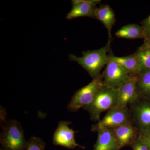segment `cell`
<instances>
[{"instance_id":"6da1fadb","label":"cell","mask_w":150,"mask_h":150,"mask_svg":"<svg viewBox=\"0 0 150 150\" xmlns=\"http://www.w3.org/2000/svg\"><path fill=\"white\" fill-rule=\"evenodd\" d=\"M110 49V42L106 46L94 50H88L82 52V57H77L73 54L69 55L71 61L77 63L83 67L93 79L97 77L100 71L108 62L109 53Z\"/></svg>"},{"instance_id":"7a4b0ae2","label":"cell","mask_w":150,"mask_h":150,"mask_svg":"<svg viewBox=\"0 0 150 150\" xmlns=\"http://www.w3.org/2000/svg\"><path fill=\"white\" fill-rule=\"evenodd\" d=\"M0 142L4 150H25L28 142L18 121L12 119L1 124Z\"/></svg>"},{"instance_id":"3957f363","label":"cell","mask_w":150,"mask_h":150,"mask_svg":"<svg viewBox=\"0 0 150 150\" xmlns=\"http://www.w3.org/2000/svg\"><path fill=\"white\" fill-rule=\"evenodd\" d=\"M118 101V88L103 86L93 101L83 108L92 121L98 122L102 112L115 107Z\"/></svg>"},{"instance_id":"277c9868","label":"cell","mask_w":150,"mask_h":150,"mask_svg":"<svg viewBox=\"0 0 150 150\" xmlns=\"http://www.w3.org/2000/svg\"><path fill=\"white\" fill-rule=\"evenodd\" d=\"M103 75L100 74L91 82L77 91L74 95L67 108L70 112H76L91 103L103 86Z\"/></svg>"},{"instance_id":"5b68a950","label":"cell","mask_w":150,"mask_h":150,"mask_svg":"<svg viewBox=\"0 0 150 150\" xmlns=\"http://www.w3.org/2000/svg\"><path fill=\"white\" fill-rule=\"evenodd\" d=\"M129 123H134L129 106L114 107L108 110L102 119L91 126V131L97 132L100 129H111Z\"/></svg>"},{"instance_id":"8992f818","label":"cell","mask_w":150,"mask_h":150,"mask_svg":"<svg viewBox=\"0 0 150 150\" xmlns=\"http://www.w3.org/2000/svg\"><path fill=\"white\" fill-rule=\"evenodd\" d=\"M133 123L139 131L150 129V99L139 96L129 105Z\"/></svg>"},{"instance_id":"52a82bcc","label":"cell","mask_w":150,"mask_h":150,"mask_svg":"<svg viewBox=\"0 0 150 150\" xmlns=\"http://www.w3.org/2000/svg\"><path fill=\"white\" fill-rule=\"evenodd\" d=\"M111 51L110 49L108 62L102 73L103 84L112 88H117L128 80L130 75L112 59Z\"/></svg>"},{"instance_id":"ba28073f","label":"cell","mask_w":150,"mask_h":150,"mask_svg":"<svg viewBox=\"0 0 150 150\" xmlns=\"http://www.w3.org/2000/svg\"><path fill=\"white\" fill-rule=\"evenodd\" d=\"M70 121H61L54 134L53 143L56 146H60L70 149L80 147L84 149V147L77 144L75 139V134L77 132L70 129L69 125L71 124Z\"/></svg>"},{"instance_id":"9c48e42d","label":"cell","mask_w":150,"mask_h":150,"mask_svg":"<svg viewBox=\"0 0 150 150\" xmlns=\"http://www.w3.org/2000/svg\"><path fill=\"white\" fill-rule=\"evenodd\" d=\"M137 76L130 75L128 80L118 88V101L115 107L129 106L140 96L137 85Z\"/></svg>"},{"instance_id":"30bf717a","label":"cell","mask_w":150,"mask_h":150,"mask_svg":"<svg viewBox=\"0 0 150 150\" xmlns=\"http://www.w3.org/2000/svg\"><path fill=\"white\" fill-rule=\"evenodd\" d=\"M110 130L120 149L130 146L139 136V131L134 123H127Z\"/></svg>"},{"instance_id":"8fae6325","label":"cell","mask_w":150,"mask_h":150,"mask_svg":"<svg viewBox=\"0 0 150 150\" xmlns=\"http://www.w3.org/2000/svg\"><path fill=\"white\" fill-rule=\"evenodd\" d=\"M101 2L100 0H73V7L67 14V18L71 20L81 17L96 18V5Z\"/></svg>"},{"instance_id":"7c38bea8","label":"cell","mask_w":150,"mask_h":150,"mask_svg":"<svg viewBox=\"0 0 150 150\" xmlns=\"http://www.w3.org/2000/svg\"><path fill=\"white\" fill-rule=\"evenodd\" d=\"M95 17L104 25L107 29L109 38L108 42H110L112 38L111 31L116 21L113 10L108 5H100L97 8L96 10Z\"/></svg>"},{"instance_id":"4fadbf2b","label":"cell","mask_w":150,"mask_h":150,"mask_svg":"<svg viewBox=\"0 0 150 150\" xmlns=\"http://www.w3.org/2000/svg\"><path fill=\"white\" fill-rule=\"evenodd\" d=\"M97 132V140L93 150H120L110 129H100Z\"/></svg>"},{"instance_id":"5bb4252c","label":"cell","mask_w":150,"mask_h":150,"mask_svg":"<svg viewBox=\"0 0 150 150\" xmlns=\"http://www.w3.org/2000/svg\"><path fill=\"white\" fill-rule=\"evenodd\" d=\"M111 55L112 59L129 75L137 76L140 74V62L136 52L129 56L118 57L114 56L111 51Z\"/></svg>"},{"instance_id":"9a60e30c","label":"cell","mask_w":150,"mask_h":150,"mask_svg":"<svg viewBox=\"0 0 150 150\" xmlns=\"http://www.w3.org/2000/svg\"><path fill=\"white\" fill-rule=\"evenodd\" d=\"M118 38L126 39H145L146 35L144 30L141 25L136 24L126 25L123 26L115 33Z\"/></svg>"},{"instance_id":"2e32d148","label":"cell","mask_w":150,"mask_h":150,"mask_svg":"<svg viewBox=\"0 0 150 150\" xmlns=\"http://www.w3.org/2000/svg\"><path fill=\"white\" fill-rule=\"evenodd\" d=\"M137 85L140 96L150 99V71L137 75Z\"/></svg>"},{"instance_id":"e0dca14e","label":"cell","mask_w":150,"mask_h":150,"mask_svg":"<svg viewBox=\"0 0 150 150\" xmlns=\"http://www.w3.org/2000/svg\"><path fill=\"white\" fill-rule=\"evenodd\" d=\"M136 53L140 62V73L150 71V48L142 46Z\"/></svg>"},{"instance_id":"ac0fdd59","label":"cell","mask_w":150,"mask_h":150,"mask_svg":"<svg viewBox=\"0 0 150 150\" xmlns=\"http://www.w3.org/2000/svg\"><path fill=\"white\" fill-rule=\"evenodd\" d=\"M28 142L27 147L25 150H45V142L40 138L33 137Z\"/></svg>"},{"instance_id":"d6986e66","label":"cell","mask_w":150,"mask_h":150,"mask_svg":"<svg viewBox=\"0 0 150 150\" xmlns=\"http://www.w3.org/2000/svg\"><path fill=\"white\" fill-rule=\"evenodd\" d=\"M133 150H150L147 145L139 136L135 142L130 146Z\"/></svg>"},{"instance_id":"ffe728a7","label":"cell","mask_w":150,"mask_h":150,"mask_svg":"<svg viewBox=\"0 0 150 150\" xmlns=\"http://www.w3.org/2000/svg\"><path fill=\"white\" fill-rule=\"evenodd\" d=\"M141 26L143 28L146 35V38L150 37V15L147 18L144 19L141 22ZM144 39V40H145Z\"/></svg>"},{"instance_id":"44dd1931","label":"cell","mask_w":150,"mask_h":150,"mask_svg":"<svg viewBox=\"0 0 150 150\" xmlns=\"http://www.w3.org/2000/svg\"><path fill=\"white\" fill-rule=\"evenodd\" d=\"M139 136L150 149V129L139 131Z\"/></svg>"},{"instance_id":"7402d4cb","label":"cell","mask_w":150,"mask_h":150,"mask_svg":"<svg viewBox=\"0 0 150 150\" xmlns=\"http://www.w3.org/2000/svg\"><path fill=\"white\" fill-rule=\"evenodd\" d=\"M142 46L146 48H150V37L144 40V43Z\"/></svg>"},{"instance_id":"603a6c76","label":"cell","mask_w":150,"mask_h":150,"mask_svg":"<svg viewBox=\"0 0 150 150\" xmlns=\"http://www.w3.org/2000/svg\"><path fill=\"white\" fill-rule=\"evenodd\" d=\"M1 150H4L3 149H1Z\"/></svg>"}]
</instances>
